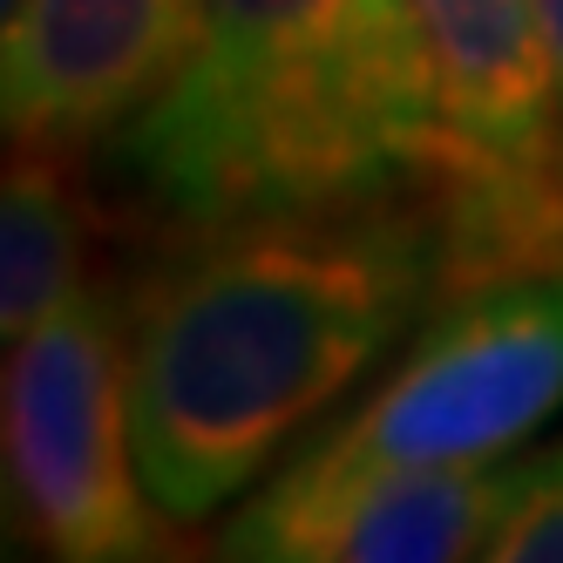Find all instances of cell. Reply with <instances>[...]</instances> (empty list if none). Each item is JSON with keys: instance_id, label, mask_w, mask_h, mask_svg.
Instances as JSON below:
<instances>
[{"instance_id": "obj_1", "label": "cell", "mask_w": 563, "mask_h": 563, "mask_svg": "<svg viewBox=\"0 0 563 563\" xmlns=\"http://www.w3.org/2000/svg\"><path fill=\"white\" fill-rule=\"evenodd\" d=\"M441 299L428 197L170 231L130 292L136 462L170 522L245 503Z\"/></svg>"}, {"instance_id": "obj_2", "label": "cell", "mask_w": 563, "mask_h": 563, "mask_svg": "<svg viewBox=\"0 0 563 563\" xmlns=\"http://www.w3.org/2000/svg\"><path fill=\"white\" fill-rule=\"evenodd\" d=\"M102 150L164 231L421 197L441 123L415 0H211Z\"/></svg>"}, {"instance_id": "obj_3", "label": "cell", "mask_w": 563, "mask_h": 563, "mask_svg": "<svg viewBox=\"0 0 563 563\" xmlns=\"http://www.w3.org/2000/svg\"><path fill=\"white\" fill-rule=\"evenodd\" d=\"M434 68L441 299L563 272V96L537 0H415Z\"/></svg>"}, {"instance_id": "obj_4", "label": "cell", "mask_w": 563, "mask_h": 563, "mask_svg": "<svg viewBox=\"0 0 563 563\" xmlns=\"http://www.w3.org/2000/svg\"><path fill=\"white\" fill-rule=\"evenodd\" d=\"M8 516L62 563H136L170 550L136 462L130 306L82 278L8 353Z\"/></svg>"}, {"instance_id": "obj_5", "label": "cell", "mask_w": 563, "mask_h": 563, "mask_svg": "<svg viewBox=\"0 0 563 563\" xmlns=\"http://www.w3.org/2000/svg\"><path fill=\"white\" fill-rule=\"evenodd\" d=\"M563 415V272L428 306L387 380L292 455L333 468H503Z\"/></svg>"}, {"instance_id": "obj_6", "label": "cell", "mask_w": 563, "mask_h": 563, "mask_svg": "<svg viewBox=\"0 0 563 563\" xmlns=\"http://www.w3.org/2000/svg\"><path fill=\"white\" fill-rule=\"evenodd\" d=\"M509 503L503 468H333L286 455L218 537L245 563H455L489 556Z\"/></svg>"}, {"instance_id": "obj_7", "label": "cell", "mask_w": 563, "mask_h": 563, "mask_svg": "<svg viewBox=\"0 0 563 563\" xmlns=\"http://www.w3.org/2000/svg\"><path fill=\"white\" fill-rule=\"evenodd\" d=\"M211 0H27L8 21V136L96 150L184 68Z\"/></svg>"}, {"instance_id": "obj_8", "label": "cell", "mask_w": 563, "mask_h": 563, "mask_svg": "<svg viewBox=\"0 0 563 563\" xmlns=\"http://www.w3.org/2000/svg\"><path fill=\"white\" fill-rule=\"evenodd\" d=\"M89 211L68 184V156L42 143H14L8 190H0V327L21 340L42 312L82 286Z\"/></svg>"}, {"instance_id": "obj_9", "label": "cell", "mask_w": 563, "mask_h": 563, "mask_svg": "<svg viewBox=\"0 0 563 563\" xmlns=\"http://www.w3.org/2000/svg\"><path fill=\"white\" fill-rule=\"evenodd\" d=\"M496 563H563V434L509 462V503L489 537Z\"/></svg>"}, {"instance_id": "obj_10", "label": "cell", "mask_w": 563, "mask_h": 563, "mask_svg": "<svg viewBox=\"0 0 563 563\" xmlns=\"http://www.w3.org/2000/svg\"><path fill=\"white\" fill-rule=\"evenodd\" d=\"M543 8V34H550V62H556V96H563V0H537Z\"/></svg>"}, {"instance_id": "obj_11", "label": "cell", "mask_w": 563, "mask_h": 563, "mask_svg": "<svg viewBox=\"0 0 563 563\" xmlns=\"http://www.w3.org/2000/svg\"><path fill=\"white\" fill-rule=\"evenodd\" d=\"M21 8H27V0H0V14H8V21H14V14H21Z\"/></svg>"}]
</instances>
